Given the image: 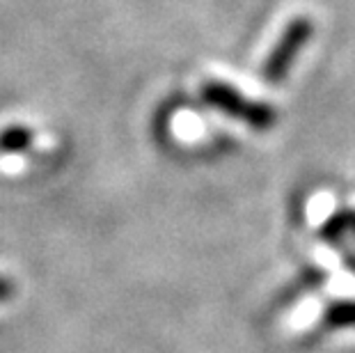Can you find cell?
Returning <instances> with one entry per match:
<instances>
[{
  "label": "cell",
  "mask_w": 355,
  "mask_h": 353,
  "mask_svg": "<svg viewBox=\"0 0 355 353\" xmlns=\"http://www.w3.org/2000/svg\"><path fill=\"white\" fill-rule=\"evenodd\" d=\"M202 96H204V101L211 103L214 108H218L234 119H239V122H245L248 126H252L254 131H268L277 119V112L270 103L245 99L236 87H232L223 80L204 83Z\"/></svg>",
  "instance_id": "1"
},
{
  "label": "cell",
  "mask_w": 355,
  "mask_h": 353,
  "mask_svg": "<svg viewBox=\"0 0 355 353\" xmlns=\"http://www.w3.org/2000/svg\"><path fill=\"white\" fill-rule=\"evenodd\" d=\"M314 35V21L309 17H293L289 24L284 26L282 35L275 42L273 51L268 53L266 62L261 67V78L268 85H279L286 76H289L293 62H296L298 53L303 51Z\"/></svg>",
  "instance_id": "2"
},
{
  "label": "cell",
  "mask_w": 355,
  "mask_h": 353,
  "mask_svg": "<svg viewBox=\"0 0 355 353\" xmlns=\"http://www.w3.org/2000/svg\"><path fill=\"white\" fill-rule=\"evenodd\" d=\"M35 131L26 124H10L0 131V154H24L33 147Z\"/></svg>",
  "instance_id": "3"
},
{
  "label": "cell",
  "mask_w": 355,
  "mask_h": 353,
  "mask_svg": "<svg viewBox=\"0 0 355 353\" xmlns=\"http://www.w3.org/2000/svg\"><path fill=\"white\" fill-rule=\"evenodd\" d=\"M323 328L326 330L355 328V300L332 303L328 310L323 312Z\"/></svg>",
  "instance_id": "4"
},
{
  "label": "cell",
  "mask_w": 355,
  "mask_h": 353,
  "mask_svg": "<svg viewBox=\"0 0 355 353\" xmlns=\"http://www.w3.org/2000/svg\"><path fill=\"white\" fill-rule=\"evenodd\" d=\"M349 230H351V212H339L321 227V236H323V241L337 243Z\"/></svg>",
  "instance_id": "5"
},
{
  "label": "cell",
  "mask_w": 355,
  "mask_h": 353,
  "mask_svg": "<svg viewBox=\"0 0 355 353\" xmlns=\"http://www.w3.org/2000/svg\"><path fill=\"white\" fill-rule=\"evenodd\" d=\"M14 282L10 280V277H5V275H0V303H7L12 296H14Z\"/></svg>",
  "instance_id": "6"
},
{
  "label": "cell",
  "mask_w": 355,
  "mask_h": 353,
  "mask_svg": "<svg viewBox=\"0 0 355 353\" xmlns=\"http://www.w3.org/2000/svg\"><path fill=\"white\" fill-rule=\"evenodd\" d=\"M351 230L355 232V212H351Z\"/></svg>",
  "instance_id": "7"
}]
</instances>
